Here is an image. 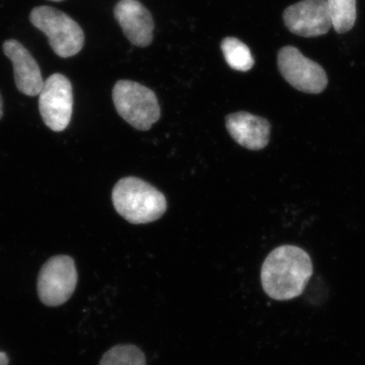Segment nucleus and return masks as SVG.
<instances>
[{"label":"nucleus","mask_w":365,"mask_h":365,"mask_svg":"<svg viewBox=\"0 0 365 365\" xmlns=\"http://www.w3.org/2000/svg\"><path fill=\"white\" fill-rule=\"evenodd\" d=\"M311 257L297 246L274 249L264 261L261 270L262 287L270 299L290 300L299 297L313 276Z\"/></svg>","instance_id":"nucleus-1"},{"label":"nucleus","mask_w":365,"mask_h":365,"mask_svg":"<svg viewBox=\"0 0 365 365\" xmlns=\"http://www.w3.org/2000/svg\"><path fill=\"white\" fill-rule=\"evenodd\" d=\"M112 200L117 212L133 225L155 222L168 207L162 192L135 177L120 180L113 189Z\"/></svg>","instance_id":"nucleus-2"},{"label":"nucleus","mask_w":365,"mask_h":365,"mask_svg":"<svg viewBox=\"0 0 365 365\" xmlns=\"http://www.w3.org/2000/svg\"><path fill=\"white\" fill-rule=\"evenodd\" d=\"M32 25L44 33L55 54L69 58L85 45L83 29L68 14L52 6H37L30 14Z\"/></svg>","instance_id":"nucleus-3"},{"label":"nucleus","mask_w":365,"mask_h":365,"mask_svg":"<svg viewBox=\"0 0 365 365\" xmlns=\"http://www.w3.org/2000/svg\"><path fill=\"white\" fill-rule=\"evenodd\" d=\"M113 102L118 114L137 130H150L160 118L155 93L135 81H118L113 88Z\"/></svg>","instance_id":"nucleus-4"},{"label":"nucleus","mask_w":365,"mask_h":365,"mask_svg":"<svg viewBox=\"0 0 365 365\" xmlns=\"http://www.w3.org/2000/svg\"><path fill=\"white\" fill-rule=\"evenodd\" d=\"M78 280V270L71 257H52L42 266L38 276V297L45 306H62L73 294Z\"/></svg>","instance_id":"nucleus-5"},{"label":"nucleus","mask_w":365,"mask_h":365,"mask_svg":"<svg viewBox=\"0 0 365 365\" xmlns=\"http://www.w3.org/2000/svg\"><path fill=\"white\" fill-rule=\"evenodd\" d=\"M277 63L281 76L295 90L318 95L328 86L325 69L304 56L297 48L287 46L280 49Z\"/></svg>","instance_id":"nucleus-6"},{"label":"nucleus","mask_w":365,"mask_h":365,"mask_svg":"<svg viewBox=\"0 0 365 365\" xmlns=\"http://www.w3.org/2000/svg\"><path fill=\"white\" fill-rule=\"evenodd\" d=\"M39 110L46 126L51 130H66L73 110V93L69 79L54 73L44 81L39 93Z\"/></svg>","instance_id":"nucleus-7"},{"label":"nucleus","mask_w":365,"mask_h":365,"mask_svg":"<svg viewBox=\"0 0 365 365\" xmlns=\"http://www.w3.org/2000/svg\"><path fill=\"white\" fill-rule=\"evenodd\" d=\"M288 30L304 38L326 35L332 28L326 0H302L288 6L283 14Z\"/></svg>","instance_id":"nucleus-8"},{"label":"nucleus","mask_w":365,"mask_h":365,"mask_svg":"<svg viewBox=\"0 0 365 365\" xmlns=\"http://www.w3.org/2000/svg\"><path fill=\"white\" fill-rule=\"evenodd\" d=\"M115 18L132 44L148 47L153 42L155 23L153 16L137 0H120L114 9Z\"/></svg>","instance_id":"nucleus-9"},{"label":"nucleus","mask_w":365,"mask_h":365,"mask_svg":"<svg viewBox=\"0 0 365 365\" xmlns=\"http://www.w3.org/2000/svg\"><path fill=\"white\" fill-rule=\"evenodd\" d=\"M4 54L13 62L16 88L29 97L39 96L44 81L39 64L30 51L16 40H6L2 46Z\"/></svg>","instance_id":"nucleus-10"},{"label":"nucleus","mask_w":365,"mask_h":365,"mask_svg":"<svg viewBox=\"0 0 365 365\" xmlns=\"http://www.w3.org/2000/svg\"><path fill=\"white\" fill-rule=\"evenodd\" d=\"M225 126L232 139L242 148L260 150L268 145L271 125L264 118L248 112L232 113L225 119Z\"/></svg>","instance_id":"nucleus-11"},{"label":"nucleus","mask_w":365,"mask_h":365,"mask_svg":"<svg viewBox=\"0 0 365 365\" xmlns=\"http://www.w3.org/2000/svg\"><path fill=\"white\" fill-rule=\"evenodd\" d=\"M336 33L352 30L357 16L356 0H326Z\"/></svg>","instance_id":"nucleus-12"},{"label":"nucleus","mask_w":365,"mask_h":365,"mask_svg":"<svg viewBox=\"0 0 365 365\" xmlns=\"http://www.w3.org/2000/svg\"><path fill=\"white\" fill-rule=\"evenodd\" d=\"M222 50L228 66L237 71H251L254 58L248 46L237 38L227 37L222 41Z\"/></svg>","instance_id":"nucleus-13"},{"label":"nucleus","mask_w":365,"mask_h":365,"mask_svg":"<svg viewBox=\"0 0 365 365\" xmlns=\"http://www.w3.org/2000/svg\"><path fill=\"white\" fill-rule=\"evenodd\" d=\"M100 365H146V359L135 345H117L103 355Z\"/></svg>","instance_id":"nucleus-14"},{"label":"nucleus","mask_w":365,"mask_h":365,"mask_svg":"<svg viewBox=\"0 0 365 365\" xmlns=\"http://www.w3.org/2000/svg\"><path fill=\"white\" fill-rule=\"evenodd\" d=\"M9 359L6 352L0 351V365H9Z\"/></svg>","instance_id":"nucleus-15"},{"label":"nucleus","mask_w":365,"mask_h":365,"mask_svg":"<svg viewBox=\"0 0 365 365\" xmlns=\"http://www.w3.org/2000/svg\"><path fill=\"white\" fill-rule=\"evenodd\" d=\"M2 115H4V103H2L1 95H0V119H1Z\"/></svg>","instance_id":"nucleus-16"},{"label":"nucleus","mask_w":365,"mask_h":365,"mask_svg":"<svg viewBox=\"0 0 365 365\" xmlns=\"http://www.w3.org/2000/svg\"><path fill=\"white\" fill-rule=\"evenodd\" d=\"M51 1L60 2V1H63V0H51Z\"/></svg>","instance_id":"nucleus-17"}]
</instances>
